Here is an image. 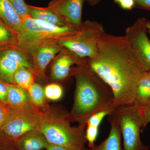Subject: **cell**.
<instances>
[{"mask_svg":"<svg viewBox=\"0 0 150 150\" xmlns=\"http://www.w3.org/2000/svg\"><path fill=\"white\" fill-rule=\"evenodd\" d=\"M86 61L111 89L115 108L134 103L139 81L146 71L126 35L104 33L98 39L96 55Z\"/></svg>","mask_w":150,"mask_h":150,"instance_id":"6da1fadb","label":"cell"},{"mask_svg":"<svg viewBox=\"0 0 150 150\" xmlns=\"http://www.w3.org/2000/svg\"><path fill=\"white\" fill-rule=\"evenodd\" d=\"M71 73L75 78L76 89L72 109L68 115L70 122L86 124L96 112L115 109L111 89L89 67L86 59L82 64L72 68Z\"/></svg>","mask_w":150,"mask_h":150,"instance_id":"7a4b0ae2","label":"cell"},{"mask_svg":"<svg viewBox=\"0 0 150 150\" xmlns=\"http://www.w3.org/2000/svg\"><path fill=\"white\" fill-rule=\"evenodd\" d=\"M68 115L69 113H42L38 129L50 144L76 149L85 147L86 124L72 126Z\"/></svg>","mask_w":150,"mask_h":150,"instance_id":"3957f363","label":"cell"},{"mask_svg":"<svg viewBox=\"0 0 150 150\" xmlns=\"http://www.w3.org/2000/svg\"><path fill=\"white\" fill-rule=\"evenodd\" d=\"M22 21L23 29L17 35V46L26 51L41 43L58 42L74 35L78 31L70 25L56 26L31 18L29 16L23 18Z\"/></svg>","mask_w":150,"mask_h":150,"instance_id":"277c9868","label":"cell"},{"mask_svg":"<svg viewBox=\"0 0 150 150\" xmlns=\"http://www.w3.org/2000/svg\"><path fill=\"white\" fill-rule=\"evenodd\" d=\"M105 33L104 26L96 21L86 20L74 35L58 41L59 45L81 59L92 58L98 52L99 38Z\"/></svg>","mask_w":150,"mask_h":150,"instance_id":"5b68a950","label":"cell"},{"mask_svg":"<svg viewBox=\"0 0 150 150\" xmlns=\"http://www.w3.org/2000/svg\"><path fill=\"white\" fill-rule=\"evenodd\" d=\"M123 139V150H150L144 144L140 132L143 127L140 106L135 104L116 107L113 110Z\"/></svg>","mask_w":150,"mask_h":150,"instance_id":"8992f818","label":"cell"},{"mask_svg":"<svg viewBox=\"0 0 150 150\" xmlns=\"http://www.w3.org/2000/svg\"><path fill=\"white\" fill-rule=\"evenodd\" d=\"M8 113L1 130L8 138L14 142L29 131L37 129L41 113L29 104L19 107L7 106Z\"/></svg>","mask_w":150,"mask_h":150,"instance_id":"52a82bcc","label":"cell"},{"mask_svg":"<svg viewBox=\"0 0 150 150\" xmlns=\"http://www.w3.org/2000/svg\"><path fill=\"white\" fill-rule=\"evenodd\" d=\"M33 71L31 57L28 52L17 46L0 48V81L13 84V76L19 67Z\"/></svg>","mask_w":150,"mask_h":150,"instance_id":"ba28073f","label":"cell"},{"mask_svg":"<svg viewBox=\"0 0 150 150\" xmlns=\"http://www.w3.org/2000/svg\"><path fill=\"white\" fill-rule=\"evenodd\" d=\"M145 18L137 19L127 27L125 34L129 43L146 71L150 72V40Z\"/></svg>","mask_w":150,"mask_h":150,"instance_id":"9c48e42d","label":"cell"},{"mask_svg":"<svg viewBox=\"0 0 150 150\" xmlns=\"http://www.w3.org/2000/svg\"><path fill=\"white\" fill-rule=\"evenodd\" d=\"M63 49L58 42L41 43L29 48L27 51L32 59L33 74L44 77L46 67Z\"/></svg>","mask_w":150,"mask_h":150,"instance_id":"30bf717a","label":"cell"},{"mask_svg":"<svg viewBox=\"0 0 150 150\" xmlns=\"http://www.w3.org/2000/svg\"><path fill=\"white\" fill-rule=\"evenodd\" d=\"M85 0H52L48 7L66 23L78 30L81 27L82 13Z\"/></svg>","mask_w":150,"mask_h":150,"instance_id":"8fae6325","label":"cell"},{"mask_svg":"<svg viewBox=\"0 0 150 150\" xmlns=\"http://www.w3.org/2000/svg\"><path fill=\"white\" fill-rule=\"evenodd\" d=\"M86 59H81L72 51L64 48L55 58L51 67V78L57 81L64 79L71 74L73 65L82 64Z\"/></svg>","mask_w":150,"mask_h":150,"instance_id":"7c38bea8","label":"cell"},{"mask_svg":"<svg viewBox=\"0 0 150 150\" xmlns=\"http://www.w3.org/2000/svg\"><path fill=\"white\" fill-rule=\"evenodd\" d=\"M16 150H46L50 145L44 134L38 129L29 131L14 142Z\"/></svg>","mask_w":150,"mask_h":150,"instance_id":"4fadbf2b","label":"cell"},{"mask_svg":"<svg viewBox=\"0 0 150 150\" xmlns=\"http://www.w3.org/2000/svg\"><path fill=\"white\" fill-rule=\"evenodd\" d=\"M108 120L110 125L108 137L99 145L89 148V150H122L121 130L113 111L108 115Z\"/></svg>","mask_w":150,"mask_h":150,"instance_id":"5bb4252c","label":"cell"},{"mask_svg":"<svg viewBox=\"0 0 150 150\" xmlns=\"http://www.w3.org/2000/svg\"><path fill=\"white\" fill-rule=\"evenodd\" d=\"M0 22L18 35L23 29V21L8 0H0Z\"/></svg>","mask_w":150,"mask_h":150,"instance_id":"9a60e30c","label":"cell"},{"mask_svg":"<svg viewBox=\"0 0 150 150\" xmlns=\"http://www.w3.org/2000/svg\"><path fill=\"white\" fill-rule=\"evenodd\" d=\"M28 16L31 18L58 26L69 25L54 11L47 7H39L28 5Z\"/></svg>","mask_w":150,"mask_h":150,"instance_id":"2e32d148","label":"cell"},{"mask_svg":"<svg viewBox=\"0 0 150 150\" xmlns=\"http://www.w3.org/2000/svg\"><path fill=\"white\" fill-rule=\"evenodd\" d=\"M134 103L140 107L150 103V71L145 72L139 81Z\"/></svg>","mask_w":150,"mask_h":150,"instance_id":"e0dca14e","label":"cell"},{"mask_svg":"<svg viewBox=\"0 0 150 150\" xmlns=\"http://www.w3.org/2000/svg\"><path fill=\"white\" fill-rule=\"evenodd\" d=\"M8 102L9 105L13 107H22L30 103L26 91L15 84H8Z\"/></svg>","mask_w":150,"mask_h":150,"instance_id":"ac0fdd59","label":"cell"},{"mask_svg":"<svg viewBox=\"0 0 150 150\" xmlns=\"http://www.w3.org/2000/svg\"><path fill=\"white\" fill-rule=\"evenodd\" d=\"M33 73L23 67H19L13 76V84L19 86L25 91L34 83Z\"/></svg>","mask_w":150,"mask_h":150,"instance_id":"d6986e66","label":"cell"},{"mask_svg":"<svg viewBox=\"0 0 150 150\" xmlns=\"http://www.w3.org/2000/svg\"><path fill=\"white\" fill-rule=\"evenodd\" d=\"M27 95L29 102L36 107H42L46 101L44 88L42 86L33 83L28 90Z\"/></svg>","mask_w":150,"mask_h":150,"instance_id":"ffe728a7","label":"cell"},{"mask_svg":"<svg viewBox=\"0 0 150 150\" xmlns=\"http://www.w3.org/2000/svg\"><path fill=\"white\" fill-rule=\"evenodd\" d=\"M16 33L0 22V48L17 46Z\"/></svg>","mask_w":150,"mask_h":150,"instance_id":"44dd1931","label":"cell"},{"mask_svg":"<svg viewBox=\"0 0 150 150\" xmlns=\"http://www.w3.org/2000/svg\"><path fill=\"white\" fill-rule=\"evenodd\" d=\"M46 98L51 100H57L61 99L64 91L61 86L56 83L49 84L44 88Z\"/></svg>","mask_w":150,"mask_h":150,"instance_id":"7402d4cb","label":"cell"},{"mask_svg":"<svg viewBox=\"0 0 150 150\" xmlns=\"http://www.w3.org/2000/svg\"><path fill=\"white\" fill-rule=\"evenodd\" d=\"M16 13L22 20L28 16V4L24 0H8Z\"/></svg>","mask_w":150,"mask_h":150,"instance_id":"603a6c76","label":"cell"},{"mask_svg":"<svg viewBox=\"0 0 150 150\" xmlns=\"http://www.w3.org/2000/svg\"><path fill=\"white\" fill-rule=\"evenodd\" d=\"M86 126L85 131L86 140L88 143L89 148H92L95 146V142L98 135L99 128L89 124H86Z\"/></svg>","mask_w":150,"mask_h":150,"instance_id":"cb8c5ba5","label":"cell"},{"mask_svg":"<svg viewBox=\"0 0 150 150\" xmlns=\"http://www.w3.org/2000/svg\"><path fill=\"white\" fill-rule=\"evenodd\" d=\"M114 109H108L96 112L89 118L87 121L86 124H90L92 126L99 128V126L103 118L110 114Z\"/></svg>","mask_w":150,"mask_h":150,"instance_id":"d4e9b609","label":"cell"},{"mask_svg":"<svg viewBox=\"0 0 150 150\" xmlns=\"http://www.w3.org/2000/svg\"><path fill=\"white\" fill-rule=\"evenodd\" d=\"M0 150H16L13 141L8 138L0 129Z\"/></svg>","mask_w":150,"mask_h":150,"instance_id":"484cf974","label":"cell"},{"mask_svg":"<svg viewBox=\"0 0 150 150\" xmlns=\"http://www.w3.org/2000/svg\"><path fill=\"white\" fill-rule=\"evenodd\" d=\"M8 84L0 81V102L6 106L8 105Z\"/></svg>","mask_w":150,"mask_h":150,"instance_id":"4316f807","label":"cell"},{"mask_svg":"<svg viewBox=\"0 0 150 150\" xmlns=\"http://www.w3.org/2000/svg\"><path fill=\"white\" fill-rule=\"evenodd\" d=\"M140 107L143 127H145L150 123V103Z\"/></svg>","mask_w":150,"mask_h":150,"instance_id":"83f0119b","label":"cell"},{"mask_svg":"<svg viewBox=\"0 0 150 150\" xmlns=\"http://www.w3.org/2000/svg\"><path fill=\"white\" fill-rule=\"evenodd\" d=\"M118 4L121 8L124 10H131L134 8L135 3L134 0H113Z\"/></svg>","mask_w":150,"mask_h":150,"instance_id":"f1b7e54d","label":"cell"},{"mask_svg":"<svg viewBox=\"0 0 150 150\" xmlns=\"http://www.w3.org/2000/svg\"><path fill=\"white\" fill-rule=\"evenodd\" d=\"M134 7L150 11V0H134Z\"/></svg>","mask_w":150,"mask_h":150,"instance_id":"f546056e","label":"cell"},{"mask_svg":"<svg viewBox=\"0 0 150 150\" xmlns=\"http://www.w3.org/2000/svg\"><path fill=\"white\" fill-rule=\"evenodd\" d=\"M8 113L7 106L0 102V129L4 126L5 122Z\"/></svg>","mask_w":150,"mask_h":150,"instance_id":"4dcf8cb0","label":"cell"},{"mask_svg":"<svg viewBox=\"0 0 150 150\" xmlns=\"http://www.w3.org/2000/svg\"><path fill=\"white\" fill-rule=\"evenodd\" d=\"M46 150H89V149H87L86 147L82 149H76L50 144Z\"/></svg>","mask_w":150,"mask_h":150,"instance_id":"1f68e13d","label":"cell"},{"mask_svg":"<svg viewBox=\"0 0 150 150\" xmlns=\"http://www.w3.org/2000/svg\"><path fill=\"white\" fill-rule=\"evenodd\" d=\"M91 6H94L99 4L102 0H86Z\"/></svg>","mask_w":150,"mask_h":150,"instance_id":"d6a6232c","label":"cell"},{"mask_svg":"<svg viewBox=\"0 0 150 150\" xmlns=\"http://www.w3.org/2000/svg\"><path fill=\"white\" fill-rule=\"evenodd\" d=\"M146 27L148 29V32L150 33V21H148L146 24Z\"/></svg>","mask_w":150,"mask_h":150,"instance_id":"836d02e7","label":"cell"},{"mask_svg":"<svg viewBox=\"0 0 150 150\" xmlns=\"http://www.w3.org/2000/svg\"></svg>","mask_w":150,"mask_h":150,"instance_id":"e575fe53","label":"cell"}]
</instances>
